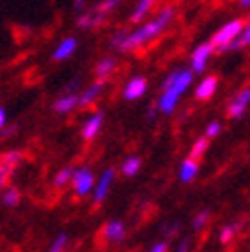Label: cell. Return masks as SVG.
Listing matches in <instances>:
<instances>
[{"mask_svg": "<svg viewBox=\"0 0 250 252\" xmlns=\"http://www.w3.org/2000/svg\"><path fill=\"white\" fill-rule=\"evenodd\" d=\"M250 45V17H248V21H244V29H242V33H240V37L236 41H232L228 47H223V52L221 54H228V52H238V49H242V47H248Z\"/></svg>", "mask_w": 250, "mask_h": 252, "instance_id": "d6986e66", "label": "cell"}, {"mask_svg": "<svg viewBox=\"0 0 250 252\" xmlns=\"http://www.w3.org/2000/svg\"><path fill=\"white\" fill-rule=\"evenodd\" d=\"M238 228H240L238 223H228V225H223V228L219 230V242H221V244H228L232 238L238 234Z\"/></svg>", "mask_w": 250, "mask_h": 252, "instance_id": "484cf974", "label": "cell"}, {"mask_svg": "<svg viewBox=\"0 0 250 252\" xmlns=\"http://www.w3.org/2000/svg\"><path fill=\"white\" fill-rule=\"evenodd\" d=\"M10 174H12L10 168H6V166L0 164V189H4V187H6V181H8V176H10Z\"/></svg>", "mask_w": 250, "mask_h": 252, "instance_id": "4dcf8cb0", "label": "cell"}, {"mask_svg": "<svg viewBox=\"0 0 250 252\" xmlns=\"http://www.w3.org/2000/svg\"><path fill=\"white\" fill-rule=\"evenodd\" d=\"M193 78H195V74L189 68H174L168 76L162 80V93L156 103V109L162 115H172V113L177 111L183 94L191 88Z\"/></svg>", "mask_w": 250, "mask_h": 252, "instance_id": "7a4b0ae2", "label": "cell"}, {"mask_svg": "<svg viewBox=\"0 0 250 252\" xmlns=\"http://www.w3.org/2000/svg\"><path fill=\"white\" fill-rule=\"evenodd\" d=\"M103 123H105V113L103 111H93L89 117L82 121V127H80V135L84 142H93L98 137L103 129Z\"/></svg>", "mask_w": 250, "mask_h": 252, "instance_id": "52a82bcc", "label": "cell"}, {"mask_svg": "<svg viewBox=\"0 0 250 252\" xmlns=\"http://www.w3.org/2000/svg\"><path fill=\"white\" fill-rule=\"evenodd\" d=\"M105 21H107V17L98 15L94 8H91V10H82V12H78L76 25H78L80 29H84V31H93V29H98V27H101Z\"/></svg>", "mask_w": 250, "mask_h": 252, "instance_id": "4fadbf2b", "label": "cell"}, {"mask_svg": "<svg viewBox=\"0 0 250 252\" xmlns=\"http://www.w3.org/2000/svg\"><path fill=\"white\" fill-rule=\"evenodd\" d=\"M72 172H74L72 166L60 168V170L56 172V176H54V187H56V189H64L66 185H70V181H72Z\"/></svg>", "mask_w": 250, "mask_h": 252, "instance_id": "603a6c76", "label": "cell"}, {"mask_svg": "<svg viewBox=\"0 0 250 252\" xmlns=\"http://www.w3.org/2000/svg\"><path fill=\"white\" fill-rule=\"evenodd\" d=\"M189 248H191L189 238H183V240L179 242V246H177V252H189Z\"/></svg>", "mask_w": 250, "mask_h": 252, "instance_id": "e575fe53", "label": "cell"}, {"mask_svg": "<svg viewBox=\"0 0 250 252\" xmlns=\"http://www.w3.org/2000/svg\"><path fill=\"white\" fill-rule=\"evenodd\" d=\"M78 109V93H62L54 100V111L58 115H70L72 111Z\"/></svg>", "mask_w": 250, "mask_h": 252, "instance_id": "7c38bea8", "label": "cell"}, {"mask_svg": "<svg viewBox=\"0 0 250 252\" xmlns=\"http://www.w3.org/2000/svg\"><path fill=\"white\" fill-rule=\"evenodd\" d=\"M219 133H221V123L219 121H209L203 135L207 137V140H214V137H218Z\"/></svg>", "mask_w": 250, "mask_h": 252, "instance_id": "f1b7e54d", "label": "cell"}, {"mask_svg": "<svg viewBox=\"0 0 250 252\" xmlns=\"http://www.w3.org/2000/svg\"><path fill=\"white\" fill-rule=\"evenodd\" d=\"M174 17H177V8H174V6L160 8L150 21L142 23L140 27H135L133 31H127L125 39L117 47V52H121V54L140 52V49H144L148 43L156 41L162 33H166V29L172 25Z\"/></svg>", "mask_w": 250, "mask_h": 252, "instance_id": "6da1fadb", "label": "cell"}, {"mask_svg": "<svg viewBox=\"0 0 250 252\" xmlns=\"http://www.w3.org/2000/svg\"><path fill=\"white\" fill-rule=\"evenodd\" d=\"M148 93V80L146 76H131L123 86V98L127 103H133V100L142 98Z\"/></svg>", "mask_w": 250, "mask_h": 252, "instance_id": "30bf717a", "label": "cell"}, {"mask_svg": "<svg viewBox=\"0 0 250 252\" xmlns=\"http://www.w3.org/2000/svg\"><path fill=\"white\" fill-rule=\"evenodd\" d=\"M12 133H17V125H4L2 129H0V137H10Z\"/></svg>", "mask_w": 250, "mask_h": 252, "instance_id": "1f68e13d", "label": "cell"}, {"mask_svg": "<svg viewBox=\"0 0 250 252\" xmlns=\"http://www.w3.org/2000/svg\"><path fill=\"white\" fill-rule=\"evenodd\" d=\"M21 160H23V152H21V150H8V152L0 154V164L10 168V170H15V166L21 164Z\"/></svg>", "mask_w": 250, "mask_h": 252, "instance_id": "44dd1931", "label": "cell"}, {"mask_svg": "<svg viewBox=\"0 0 250 252\" xmlns=\"http://www.w3.org/2000/svg\"><path fill=\"white\" fill-rule=\"evenodd\" d=\"M76 52H78V37L68 35V37H64V39H62V41L54 47L52 60H54V62H66V60H70Z\"/></svg>", "mask_w": 250, "mask_h": 252, "instance_id": "8fae6325", "label": "cell"}, {"mask_svg": "<svg viewBox=\"0 0 250 252\" xmlns=\"http://www.w3.org/2000/svg\"><path fill=\"white\" fill-rule=\"evenodd\" d=\"M218 93V78L216 76H203V80L195 88V98L197 100H209Z\"/></svg>", "mask_w": 250, "mask_h": 252, "instance_id": "2e32d148", "label": "cell"}, {"mask_svg": "<svg viewBox=\"0 0 250 252\" xmlns=\"http://www.w3.org/2000/svg\"><path fill=\"white\" fill-rule=\"evenodd\" d=\"M117 70V60L115 58H111V56H105L96 62V66H94V78L96 80H109L111 76L115 74Z\"/></svg>", "mask_w": 250, "mask_h": 252, "instance_id": "e0dca14e", "label": "cell"}, {"mask_svg": "<svg viewBox=\"0 0 250 252\" xmlns=\"http://www.w3.org/2000/svg\"><path fill=\"white\" fill-rule=\"evenodd\" d=\"M113 183H115V168H105L101 174L96 176L94 189H93V193H91V195H93V201H94V205H101L103 201L109 197Z\"/></svg>", "mask_w": 250, "mask_h": 252, "instance_id": "5b68a950", "label": "cell"}, {"mask_svg": "<svg viewBox=\"0 0 250 252\" xmlns=\"http://www.w3.org/2000/svg\"><path fill=\"white\" fill-rule=\"evenodd\" d=\"M86 4H89V0H72V6H74V10H76V12L86 10Z\"/></svg>", "mask_w": 250, "mask_h": 252, "instance_id": "d6a6232c", "label": "cell"}, {"mask_svg": "<svg viewBox=\"0 0 250 252\" xmlns=\"http://www.w3.org/2000/svg\"><path fill=\"white\" fill-rule=\"evenodd\" d=\"M140 168H142V158H140V156H129V158H125L123 164H121V172H123V176H127V179L135 176L137 172H140Z\"/></svg>", "mask_w": 250, "mask_h": 252, "instance_id": "ffe728a7", "label": "cell"}, {"mask_svg": "<svg viewBox=\"0 0 250 252\" xmlns=\"http://www.w3.org/2000/svg\"><path fill=\"white\" fill-rule=\"evenodd\" d=\"M158 2L160 0H135V4L129 12V23H142L146 17L152 15Z\"/></svg>", "mask_w": 250, "mask_h": 252, "instance_id": "5bb4252c", "label": "cell"}, {"mask_svg": "<svg viewBox=\"0 0 250 252\" xmlns=\"http://www.w3.org/2000/svg\"><path fill=\"white\" fill-rule=\"evenodd\" d=\"M242 29H244V21L242 19H234V21H228L226 25H221V27L211 35V39H209V43L214 45V49H216V54H221L223 47H228L232 41L238 39Z\"/></svg>", "mask_w": 250, "mask_h": 252, "instance_id": "3957f363", "label": "cell"}, {"mask_svg": "<svg viewBox=\"0 0 250 252\" xmlns=\"http://www.w3.org/2000/svg\"><path fill=\"white\" fill-rule=\"evenodd\" d=\"M250 107V86H244L242 91H238L228 105V117L230 119H242L246 115V111Z\"/></svg>", "mask_w": 250, "mask_h": 252, "instance_id": "9c48e42d", "label": "cell"}, {"mask_svg": "<svg viewBox=\"0 0 250 252\" xmlns=\"http://www.w3.org/2000/svg\"><path fill=\"white\" fill-rule=\"evenodd\" d=\"M125 2V0H101V2H98L96 6H93L98 15H103V17H109L111 12H113L117 6H121Z\"/></svg>", "mask_w": 250, "mask_h": 252, "instance_id": "d4e9b609", "label": "cell"}, {"mask_svg": "<svg viewBox=\"0 0 250 252\" xmlns=\"http://www.w3.org/2000/svg\"><path fill=\"white\" fill-rule=\"evenodd\" d=\"M0 201H2V205H6V207L19 205V201H21L19 189H15V187H4V189H2V195H0Z\"/></svg>", "mask_w": 250, "mask_h": 252, "instance_id": "7402d4cb", "label": "cell"}, {"mask_svg": "<svg viewBox=\"0 0 250 252\" xmlns=\"http://www.w3.org/2000/svg\"><path fill=\"white\" fill-rule=\"evenodd\" d=\"M125 35H127V29H119V31H115L113 35H111V39H109V45L113 47V49H117L119 47V43L125 39Z\"/></svg>", "mask_w": 250, "mask_h": 252, "instance_id": "f546056e", "label": "cell"}, {"mask_svg": "<svg viewBox=\"0 0 250 252\" xmlns=\"http://www.w3.org/2000/svg\"><path fill=\"white\" fill-rule=\"evenodd\" d=\"M207 221H209V211H207V209H205V211H199L197 216H195V220H193V230H195V232L203 230L205 225H207Z\"/></svg>", "mask_w": 250, "mask_h": 252, "instance_id": "83f0119b", "label": "cell"}, {"mask_svg": "<svg viewBox=\"0 0 250 252\" xmlns=\"http://www.w3.org/2000/svg\"><path fill=\"white\" fill-rule=\"evenodd\" d=\"M6 123H8V115H6V109H4V107H0V129H2Z\"/></svg>", "mask_w": 250, "mask_h": 252, "instance_id": "d590c367", "label": "cell"}, {"mask_svg": "<svg viewBox=\"0 0 250 252\" xmlns=\"http://www.w3.org/2000/svg\"><path fill=\"white\" fill-rule=\"evenodd\" d=\"M107 86V80H94L89 86H84L78 93V109H89L93 107L98 98L103 96V91Z\"/></svg>", "mask_w": 250, "mask_h": 252, "instance_id": "ba28073f", "label": "cell"}, {"mask_svg": "<svg viewBox=\"0 0 250 252\" xmlns=\"http://www.w3.org/2000/svg\"><path fill=\"white\" fill-rule=\"evenodd\" d=\"M66 246H68V234L62 232V234H58V238L52 242V246H49L47 252H64Z\"/></svg>", "mask_w": 250, "mask_h": 252, "instance_id": "4316f807", "label": "cell"}, {"mask_svg": "<svg viewBox=\"0 0 250 252\" xmlns=\"http://www.w3.org/2000/svg\"><path fill=\"white\" fill-rule=\"evenodd\" d=\"M199 174V160L193 158H185L181 162V168H179V179L181 183H193Z\"/></svg>", "mask_w": 250, "mask_h": 252, "instance_id": "ac0fdd59", "label": "cell"}, {"mask_svg": "<svg viewBox=\"0 0 250 252\" xmlns=\"http://www.w3.org/2000/svg\"><path fill=\"white\" fill-rule=\"evenodd\" d=\"M94 181H96V176L93 172V168L89 166H80V168H74L72 172V189H74V195L76 197H89L93 193V189H94Z\"/></svg>", "mask_w": 250, "mask_h": 252, "instance_id": "277c9868", "label": "cell"}, {"mask_svg": "<svg viewBox=\"0 0 250 252\" xmlns=\"http://www.w3.org/2000/svg\"><path fill=\"white\" fill-rule=\"evenodd\" d=\"M214 54H216V49H214V45H211L209 41L199 43V45L193 49V54H191V68H189V70H191L193 74H203Z\"/></svg>", "mask_w": 250, "mask_h": 252, "instance_id": "8992f818", "label": "cell"}, {"mask_svg": "<svg viewBox=\"0 0 250 252\" xmlns=\"http://www.w3.org/2000/svg\"><path fill=\"white\" fill-rule=\"evenodd\" d=\"M240 6H244V8H248V6H250V0H240Z\"/></svg>", "mask_w": 250, "mask_h": 252, "instance_id": "8d00e7d4", "label": "cell"}, {"mask_svg": "<svg viewBox=\"0 0 250 252\" xmlns=\"http://www.w3.org/2000/svg\"><path fill=\"white\" fill-rule=\"evenodd\" d=\"M148 252H168V244L166 242H156Z\"/></svg>", "mask_w": 250, "mask_h": 252, "instance_id": "836d02e7", "label": "cell"}, {"mask_svg": "<svg viewBox=\"0 0 250 252\" xmlns=\"http://www.w3.org/2000/svg\"><path fill=\"white\" fill-rule=\"evenodd\" d=\"M103 238H105V242H109V244L123 242V238H125V223L121 220L107 221L103 225Z\"/></svg>", "mask_w": 250, "mask_h": 252, "instance_id": "9a60e30c", "label": "cell"}, {"mask_svg": "<svg viewBox=\"0 0 250 252\" xmlns=\"http://www.w3.org/2000/svg\"><path fill=\"white\" fill-rule=\"evenodd\" d=\"M207 148H209V140L205 135H201L199 140H195V144L191 146V152H189V158L193 160H199V158H203V154L207 152Z\"/></svg>", "mask_w": 250, "mask_h": 252, "instance_id": "cb8c5ba5", "label": "cell"}]
</instances>
